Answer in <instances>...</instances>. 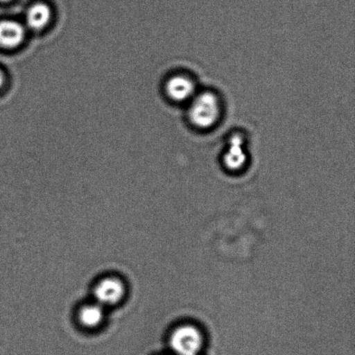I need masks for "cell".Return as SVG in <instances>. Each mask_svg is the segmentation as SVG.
Returning <instances> with one entry per match:
<instances>
[{
	"label": "cell",
	"instance_id": "obj_1",
	"mask_svg": "<svg viewBox=\"0 0 355 355\" xmlns=\"http://www.w3.org/2000/svg\"><path fill=\"white\" fill-rule=\"evenodd\" d=\"M221 111L218 97L214 93L205 92L193 96L188 114L191 123L195 127L209 130L218 123Z\"/></svg>",
	"mask_w": 355,
	"mask_h": 355
},
{
	"label": "cell",
	"instance_id": "obj_2",
	"mask_svg": "<svg viewBox=\"0 0 355 355\" xmlns=\"http://www.w3.org/2000/svg\"><path fill=\"white\" fill-rule=\"evenodd\" d=\"M170 345L178 355H197L202 347V336L193 327H181L173 332Z\"/></svg>",
	"mask_w": 355,
	"mask_h": 355
},
{
	"label": "cell",
	"instance_id": "obj_3",
	"mask_svg": "<svg viewBox=\"0 0 355 355\" xmlns=\"http://www.w3.org/2000/svg\"><path fill=\"white\" fill-rule=\"evenodd\" d=\"M126 288L120 279L116 277H107L99 282L96 285L95 297L97 304L101 306H113L123 300Z\"/></svg>",
	"mask_w": 355,
	"mask_h": 355
},
{
	"label": "cell",
	"instance_id": "obj_4",
	"mask_svg": "<svg viewBox=\"0 0 355 355\" xmlns=\"http://www.w3.org/2000/svg\"><path fill=\"white\" fill-rule=\"evenodd\" d=\"M195 89H196V87H195L193 80L184 75L173 76L166 85L168 96L178 103L193 99Z\"/></svg>",
	"mask_w": 355,
	"mask_h": 355
},
{
	"label": "cell",
	"instance_id": "obj_5",
	"mask_svg": "<svg viewBox=\"0 0 355 355\" xmlns=\"http://www.w3.org/2000/svg\"><path fill=\"white\" fill-rule=\"evenodd\" d=\"M26 29L22 24L13 20L0 21V47L14 49L23 43Z\"/></svg>",
	"mask_w": 355,
	"mask_h": 355
},
{
	"label": "cell",
	"instance_id": "obj_6",
	"mask_svg": "<svg viewBox=\"0 0 355 355\" xmlns=\"http://www.w3.org/2000/svg\"><path fill=\"white\" fill-rule=\"evenodd\" d=\"M246 162L245 140L240 135H233L225 153V165L229 169L239 170L245 165Z\"/></svg>",
	"mask_w": 355,
	"mask_h": 355
},
{
	"label": "cell",
	"instance_id": "obj_7",
	"mask_svg": "<svg viewBox=\"0 0 355 355\" xmlns=\"http://www.w3.org/2000/svg\"><path fill=\"white\" fill-rule=\"evenodd\" d=\"M51 12L50 7L43 3H37L31 7L26 13V24L31 30L40 31L50 23Z\"/></svg>",
	"mask_w": 355,
	"mask_h": 355
},
{
	"label": "cell",
	"instance_id": "obj_8",
	"mask_svg": "<svg viewBox=\"0 0 355 355\" xmlns=\"http://www.w3.org/2000/svg\"><path fill=\"white\" fill-rule=\"evenodd\" d=\"M79 322L87 329H95L102 324L104 319L103 306L98 304L86 305L78 315Z\"/></svg>",
	"mask_w": 355,
	"mask_h": 355
},
{
	"label": "cell",
	"instance_id": "obj_9",
	"mask_svg": "<svg viewBox=\"0 0 355 355\" xmlns=\"http://www.w3.org/2000/svg\"><path fill=\"white\" fill-rule=\"evenodd\" d=\"M3 83H5V76H3V71L0 69V89L2 88Z\"/></svg>",
	"mask_w": 355,
	"mask_h": 355
},
{
	"label": "cell",
	"instance_id": "obj_10",
	"mask_svg": "<svg viewBox=\"0 0 355 355\" xmlns=\"http://www.w3.org/2000/svg\"><path fill=\"white\" fill-rule=\"evenodd\" d=\"M10 1V0H0V2H8Z\"/></svg>",
	"mask_w": 355,
	"mask_h": 355
}]
</instances>
